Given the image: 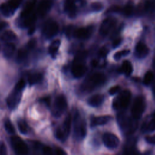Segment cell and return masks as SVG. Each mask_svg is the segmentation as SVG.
Here are the masks:
<instances>
[{
  "instance_id": "cell-1",
  "label": "cell",
  "mask_w": 155,
  "mask_h": 155,
  "mask_svg": "<svg viewBox=\"0 0 155 155\" xmlns=\"http://www.w3.org/2000/svg\"><path fill=\"white\" fill-rule=\"evenodd\" d=\"M131 94L129 90H125L113 100V107L115 110L125 109L129 105Z\"/></svg>"
},
{
  "instance_id": "cell-2",
  "label": "cell",
  "mask_w": 155,
  "mask_h": 155,
  "mask_svg": "<svg viewBox=\"0 0 155 155\" xmlns=\"http://www.w3.org/2000/svg\"><path fill=\"white\" fill-rule=\"evenodd\" d=\"M23 0H8L7 2L0 5V12L6 17L12 16L15 10L19 7Z\"/></svg>"
},
{
  "instance_id": "cell-3",
  "label": "cell",
  "mask_w": 155,
  "mask_h": 155,
  "mask_svg": "<svg viewBox=\"0 0 155 155\" xmlns=\"http://www.w3.org/2000/svg\"><path fill=\"white\" fill-rule=\"evenodd\" d=\"M106 81V76L102 73L96 72L90 76L86 82L85 87L88 90L93 89L95 87H100L104 84Z\"/></svg>"
},
{
  "instance_id": "cell-4",
  "label": "cell",
  "mask_w": 155,
  "mask_h": 155,
  "mask_svg": "<svg viewBox=\"0 0 155 155\" xmlns=\"http://www.w3.org/2000/svg\"><path fill=\"white\" fill-rule=\"evenodd\" d=\"M10 143L16 154L25 155L28 153V147L21 137L16 136L11 137Z\"/></svg>"
},
{
  "instance_id": "cell-5",
  "label": "cell",
  "mask_w": 155,
  "mask_h": 155,
  "mask_svg": "<svg viewBox=\"0 0 155 155\" xmlns=\"http://www.w3.org/2000/svg\"><path fill=\"white\" fill-rule=\"evenodd\" d=\"M145 109V103L143 98L141 96H137L133 102L131 114L135 119H139L143 113Z\"/></svg>"
},
{
  "instance_id": "cell-6",
  "label": "cell",
  "mask_w": 155,
  "mask_h": 155,
  "mask_svg": "<svg viewBox=\"0 0 155 155\" xmlns=\"http://www.w3.org/2000/svg\"><path fill=\"white\" fill-rule=\"evenodd\" d=\"M59 31V25L54 21H47L42 30V33L44 36L48 39L51 38L56 36Z\"/></svg>"
},
{
  "instance_id": "cell-7",
  "label": "cell",
  "mask_w": 155,
  "mask_h": 155,
  "mask_svg": "<svg viewBox=\"0 0 155 155\" xmlns=\"http://www.w3.org/2000/svg\"><path fill=\"white\" fill-rule=\"evenodd\" d=\"M118 122L122 129L128 134H131L134 131L137 127V124L133 120L124 116H120L118 117Z\"/></svg>"
},
{
  "instance_id": "cell-8",
  "label": "cell",
  "mask_w": 155,
  "mask_h": 155,
  "mask_svg": "<svg viewBox=\"0 0 155 155\" xmlns=\"http://www.w3.org/2000/svg\"><path fill=\"white\" fill-rule=\"evenodd\" d=\"M67 107V102L65 97L62 94L58 95L54 101L53 113L56 116H61Z\"/></svg>"
},
{
  "instance_id": "cell-9",
  "label": "cell",
  "mask_w": 155,
  "mask_h": 155,
  "mask_svg": "<svg viewBox=\"0 0 155 155\" xmlns=\"http://www.w3.org/2000/svg\"><path fill=\"white\" fill-rule=\"evenodd\" d=\"M86 123L79 115H76L74 119V133L79 138H84L86 135Z\"/></svg>"
},
{
  "instance_id": "cell-10",
  "label": "cell",
  "mask_w": 155,
  "mask_h": 155,
  "mask_svg": "<svg viewBox=\"0 0 155 155\" xmlns=\"http://www.w3.org/2000/svg\"><path fill=\"white\" fill-rule=\"evenodd\" d=\"M22 91L14 88L13 90L9 94L7 99V104L10 109L13 110L18 106L21 98Z\"/></svg>"
},
{
  "instance_id": "cell-11",
  "label": "cell",
  "mask_w": 155,
  "mask_h": 155,
  "mask_svg": "<svg viewBox=\"0 0 155 155\" xmlns=\"http://www.w3.org/2000/svg\"><path fill=\"white\" fill-rule=\"evenodd\" d=\"M102 140L104 145L108 148H115L119 144V138L111 133H105L102 137Z\"/></svg>"
},
{
  "instance_id": "cell-12",
  "label": "cell",
  "mask_w": 155,
  "mask_h": 155,
  "mask_svg": "<svg viewBox=\"0 0 155 155\" xmlns=\"http://www.w3.org/2000/svg\"><path fill=\"white\" fill-rule=\"evenodd\" d=\"M116 21L112 18L105 19L101 24L99 28V33L102 36H107L115 26Z\"/></svg>"
},
{
  "instance_id": "cell-13",
  "label": "cell",
  "mask_w": 155,
  "mask_h": 155,
  "mask_svg": "<svg viewBox=\"0 0 155 155\" xmlns=\"http://www.w3.org/2000/svg\"><path fill=\"white\" fill-rule=\"evenodd\" d=\"M87 67L82 63V62L75 61L71 67V73L76 78L82 77L87 72Z\"/></svg>"
},
{
  "instance_id": "cell-14",
  "label": "cell",
  "mask_w": 155,
  "mask_h": 155,
  "mask_svg": "<svg viewBox=\"0 0 155 155\" xmlns=\"http://www.w3.org/2000/svg\"><path fill=\"white\" fill-rule=\"evenodd\" d=\"M93 31L91 27H81L73 31V35L76 38L79 39H87L90 37Z\"/></svg>"
},
{
  "instance_id": "cell-15",
  "label": "cell",
  "mask_w": 155,
  "mask_h": 155,
  "mask_svg": "<svg viewBox=\"0 0 155 155\" xmlns=\"http://www.w3.org/2000/svg\"><path fill=\"white\" fill-rule=\"evenodd\" d=\"M51 7V2L50 0H42L36 9V15L39 17L45 16Z\"/></svg>"
},
{
  "instance_id": "cell-16",
  "label": "cell",
  "mask_w": 155,
  "mask_h": 155,
  "mask_svg": "<svg viewBox=\"0 0 155 155\" xmlns=\"http://www.w3.org/2000/svg\"><path fill=\"white\" fill-rule=\"evenodd\" d=\"M149 48L143 42H138L135 48V54L138 58H143L148 54Z\"/></svg>"
},
{
  "instance_id": "cell-17",
  "label": "cell",
  "mask_w": 155,
  "mask_h": 155,
  "mask_svg": "<svg viewBox=\"0 0 155 155\" xmlns=\"http://www.w3.org/2000/svg\"><path fill=\"white\" fill-rule=\"evenodd\" d=\"M64 10L70 18H74L76 15V6L73 0H66L64 4Z\"/></svg>"
},
{
  "instance_id": "cell-18",
  "label": "cell",
  "mask_w": 155,
  "mask_h": 155,
  "mask_svg": "<svg viewBox=\"0 0 155 155\" xmlns=\"http://www.w3.org/2000/svg\"><path fill=\"white\" fill-rule=\"evenodd\" d=\"M36 0H29L27 2L26 4L22 11L21 13L20 18H23L26 16H29L30 15L32 14L33 12V10L36 5Z\"/></svg>"
},
{
  "instance_id": "cell-19",
  "label": "cell",
  "mask_w": 155,
  "mask_h": 155,
  "mask_svg": "<svg viewBox=\"0 0 155 155\" xmlns=\"http://www.w3.org/2000/svg\"><path fill=\"white\" fill-rule=\"evenodd\" d=\"M111 117L110 116H101L99 117H94L91 119V125L92 127L97 125H102L108 123Z\"/></svg>"
},
{
  "instance_id": "cell-20",
  "label": "cell",
  "mask_w": 155,
  "mask_h": 155,
  "mask_svg": "<svg viewBox=\"0 0 155 155\" xmlns=\"http://www.w3.org/2000/svg\"><path fill=\"white\" fill-rule=\"evenodd\" d=\"M104 100V96L102 94H97L92 96L88 100V104L93 107H97L101 105Z\"/></svg>"
},
{
  "instance_id": "cell-21",
  "label": "cell",
  "mask_w": 155,
  "mask_h": 155,
  "mask_svg": "<svg viewBox=\"0 0 155 155\" xmlns=\"http://www.w3.org/2000/svg\"><path fill=\"white\" fill-rule=\"evenodd\" d=\"M16 50V46L12 42H7L3 48L4 56L7 58H10L14 54Z\"/></svg>"
},
{
  "instance_id": "cell-22",
  "label": "cell",
  "mask_w": 155,
  "mask_h": 155,
  "mask_svg": "<svg viewBox=\"0 0 155 155\" xmlns=\"http://www.w3.org/2000/svg\"><path fill=\"white\" fill-rule=\"evenodd\" d=\"M71 115L69 114L67 116L64 124L62 125V128H59L61 131L63 133L65 137L67 139L68 136L69 135L70 128H71Z\"/></svg>"
},
{
  "instance_id": "cell-23",
  "label": "cell",
  "mask_w": 155,
  "mask_h": 155,
  "mask_svg": "<svg viewBox=\"0 0 155 155\" xmlns=\"http://www.w3.org/2000/svg\"><path fill=\"white\" fill-rule=\"evenodd\" d=\"M16 39L17 36L16 34L11 30H7L4 31L0 36V39L2 41L5 42H11L15 41V40H16Z\"/></svg>"
},
{
  "instance_id": "cell-24",
  "label": "cell",
  "mask_w": 155,
  "mask_h": 155,
  "mask_svg": "<svg viewBox=\"0 0 155 155\" xmlns=\"http://www.w3.org/2000/svg\"><path fill=\"white\" fill-rule=\"evenodd\" d=\"M60 45H61V41L59 39H56L53 41L50 44V45L49 46L48 52L52 58L56 57L58 51L59 50V48L60 47Z\"/></svg>"
},
{
  "instance_id": "cell-25",
  "label": "cell",
  "mask_w": 155,
  "mask_h": 155,
  "mask_svg": "<svg viewBox=\"0 0 155 155\" xmlns=\"http://www.w3.org/2000/svg\"><path fill=\"white\" fill-rule=\"evenodd\" d=\"M43 79V76L42 74L36 73L31 74L28 76V82L30 85H33L41 82Z\"/></svg>"
},
{
  "instance_id": "cell-26",
  "label": "cell",
  "mask_w": 155,
  "mask_h": 155,
  "mask_svg": "<svg viewBox=\"0 0 155 155\" xmlns=\"http://www.w3.org/2000/svg\"><path fill=\"white\" fill-rule=\"evenodd\" d=\"M133 66L131 62L128 61H124L121 66V71L127 76H130L133 72Z\"/></svg>"
},
{
  "instance_id": "cell-27",
  "label": "cell",
  "mask_w": 155,
  "mask_h": 155,
  "mask_svg": "<svg viewBox=\"0 0 155 155\" xmlns=\"http://www.w3.org/2000/svg\"><path fill=\"white\" fill-rule=\"evenodd\" d=\"M28 51L29 50L26 47L25 48H21L20 49L17 54V61L19 62H21L24 61L28 57Z\"/></svg>"
},
{
  "instance_id": "cell-28",
  "label": "cell",
  "mask_w": 155,
  "mask_h": 155,
  "mask_svg": "<svg viewBox=\"0 0 155 155\" xmlns=\"http://www.w3.org/2000/svg\"><path fill=\"white\" fill-rule=\"evenodd\" d=\"M18 127L19 131L23 134H26L28 133V125L25 120L19 119L18 121Z\"/></svg>"
},
{
  "instance_id": "cell-29",
  "label": "cell",
  "mask_w": 155,
  "mask_h": 155,
  "mask_svg": "<svg viewBox=\"0 0 155 155\" xmlns=\"http://www.w3.org/2000/svg\"><path fill=\"white\" fill-rule=\"evenodd\" d=\"M4 128L6 131L9 134H14L15 133V129L11 122V121L7 119L4 121Z\"/></svg>"
},
{
  "instance_id": "cell-30",
  "label": "cell",
  "mask_w": 155,
  "mask_h": 155,
  "mask_svg": "<svg viewBox=\"0 0 155 155\" xmlns=\"http://www.w3.org/2000/svg\"><path fill=\"white\" fill-rule=\"evenodd\" d=\"M153 78H154V75H153V73H152V71H148L144 75L143 80V84L146 85L150 84L151 83L152 81L153 80Z\"/></svg>"
},
{
  "instance_id": "cell-31",
  "label": "cell",
  "mask_w": 155,
  "mask_h": 155,
  "mask_svg": "<svg viewBox=\"0 0 155 155\" xmlns=\"http://www.w3.org/2000/svg\"><path fill=\"white\" fill-rule=\"evenodd\" d=\"M121 11L124 15H125L127 16H129L133 13V7L131 4L128 3L127 5H125L124 7V8L122 9H121Z\"/></svg>"
},
{
  "instance_id": "cell-32",
  "label": "cell",
  "mask_w": 155,
  "mask_h": 155,
  "mask_svg": "<svg viewBox=\"0 0 155 155\" xmlns=\"http://www.w3.org/2000/svg\"><path fill=\"white\" fill-rule=\"evenodd\" d=\"M130 53V50H128V49H125V50H121L120 51H117L116 52L114 55L113 56V58L116 61H118L123 56H125L128 54H129Z\"/></svg>"
},
{
  "instance_id": "cell-33",
  "label": "cell",
  "mask_w": 155,
  "mask_h": 155,
  "mask_svg": "<svg viewBox=\"0 0 155 155\" xmlns=\"http://www.w3.org/2000/svg\"><path fill=\"white\" fill-rule=\"evenodd\" d=\"M145 130L147 131H152L155 130V119L150 121L145 127Z\"/></svg>"
},
{
  "instance_id": "cell-34",
  "label": "cell",
  "mask_w": 155,
  "mask_h": 155,
  "mask_svg": "<svg viewBox=\"0 0 155 155\" xmlns=\"http://www.w3.org/2000/svg\"><path fill=\"white\" fill-rule=\"evenodd\" d=\"M25 86V81L24 79H21V80H19L17 82V84H16L15 88L18 89V90L22 91L24 89Z\"/></svg>"
},
{
  "instance_id": "cell-35",
  "label": "cell",
  "mask_w": 155,
  "mask_h": 155,
  "mask_svg": "<svg viewBox=\"0 0 155 155\" xmlns=\"http://www.w3.org/2000/svg\"><path fill=\"white\" fill-rule=\"evenodd\" d=\"M120 87L119 85H115L110 88V90H108V93L111 95H114L117 93H118L120 91Z\"/></svg>"
},
{
  "instance_id": "cell-36",
  "label": "cell",
  "mask_w": 155,
  "mask_h": 155,
  "mask_svg": "<svg viewBox=\"0 0 155 155\" xmlns=\"http://www.w3.org/2000/svg\"><path fill=\"white\" fill-rule=\"evenodd\" d=\"M36 45V39H31V40L28 42V44H27L26 47H27L29 50H31L33 49V48L35 47Z\"/></svg>"
},
{
  "instance_id": "cell-37",
  "label": "cell",
  "mask_w": 155,
  "mask_h": 155,
  "mask_svg": "<svg viewBox=\"0 0 155 155\" xmlns=\"http://www.w3.org/2000/svg\"><path fill=\"white\" fill-rule=\"evenodd\" d=\"M109 50L107 48H106L105 47H102L99 51V55L102 57V58H104V57H105L107 56V54H108Z\"/></svg>"
},
{
  "instance_id": "cell-38",
  "label": "cell",
  "mask_w": 155,
  "mask_h": 155,
  "mask_svg": "<svg viewBox=\"0 0 155 155\" xmlns=\"http://www.w3.org/2000/svg\"><path fill=\"white\" fill-rule=\"evenodd\" d=\"M7 154V148L4 143L2 141H0V154L5 155Z\"/></svg>"
},
{
  "instance_id": "cell-39",
  "label": "cell",
  "mask_w": 155,
  "mask_h": 155,
  "mask_svg": "<svg viewBox=\"0 0 155 155\" xmlns=\"http://www.w3.org/2000/svg\"><path fill=\"white\" fill-rule=\"evenodd\" d=\"M91 8L93 10L99 11L102 9V5L100 2H94L91 4Z\"/></svg>"
},
{
  "instance_id": "cell-40",
  "label": "cell",
  "mask_w": 155,
  "mask_h": 155,
  "mask_svg": "<svg viewBox=\"0 0 155 155\" xmlns=\"http://www.w3.org/2000/svg\"><path fill=\"white\" fill-rule=\"evenodd\" d=\"M145 140L148 143L152 144V145H155V135L147 136L145 137Z\"/></svg>"
},
{
  "instance_id": "cell-41",
  "label": "cell",
  "mask_w": 155,
  "mask_h": 155,
  "mask_svg": "<svg viewBox=\"0 0 155 155\" xmlns=\"http://www.w3.org/2000/svg\"><path fill=\"white\" fill-rule=\"evenodd\" d=\"M42 151L45 154H52L53 150L52 149L48 146H44L42 148Z\"/></svg>"
},
{
  "instance_id": "cell-42",
  "label": "cell",
  "mask_w": 155,
  "mask_h": 155,
  "mask_svg": "<svg viewBox=\"0 0 155 155\" xmlns=\"http://www.w3.org/2000/svg\"><path fill=\"white\" fill-rule=\"evenodd\" d=\"M122 42V39L120 38H116L112 43V46L113 48H116L119 45H120V44Z\"/></svg>"
},
{
  "instance_id": "cell-43",
  "label": "cell",
  "mask_w": 155,
  "mask_h": 155,
  "mask_svg": "<svg viewBox=\"0 0 155 155\" xmlns=\"http://www.w3.org/2000/svg\"><path fill=\"white\" fill-rule=\"evenodd\" d=\"M41 101L43 103H44L45 104H46L47 105H50V97L48 96H47V97H44L43 98H42L41 99Z\"/></svg>"
},
{
  "instance_id": "cell-44",
  "label": "cell",
  "mask_w": 155,
  "mask_h": 155,
  "mask_svg": "<svg viewBox=\"0 0 155 155\" xmlns=\"http://www.w3.org/2000/svg\"><path fill=\"white\" fill-rule=\"evenodd\" d=\"M55 153L58 155H63V154H66V153L62 149H61L60 148H56L55 150Z\"/></svg>"
},
{
  "instance_id": "cell-45",
  "label": "cell",
  "mask_w": 155,
  "mask_h": 155,
  "mask_svg": "<svg viewBox=\"0 0 155 155\" xmlns=\"http://www.w3.org/2000/svg\"><path fill=\"white\" fill-rule=\"evenodd\" d=\"M8 25V24L5 22H0V31L2 30L4 28L7 27Z\"/></svg>"
},
{
  "instance_id": "cell-46",
  "label": "cell",
  "mask_w": 155,
  "mask_h": 155,
  "mask_svg": "<svg viewBox=\"0 0 155 155\" xmlns=\"http://www.w3.org/2000/svg\"><path fill=\"white\" fill-rule=\"evenodd\" d=\"M29 28H29V30H28V34L29 35H31V34H33L34 33V31L35 30V27L33 26H31V27H30Z\"/></svg>"
},
{
  "instance_id": "cell-47",
  "label": "cell",
  "mask_w": 155,
  "mask_h": 155,
  "mask_svg": "<svg viewBox=\"0 0 155 155\" xmlns=\"http://www.w3.org/2000/svg\"><path fill=\"white\" fill-rule=\"evenodd\" d=\"M97 61H96V60H93L92 62H91V64H92V65L93 66V67H95V66H96L97 65Z\"/></svg>"
},
{
  "instance_id": "cell-48",
  "label": "cell",
  "mask_w": 155,
  "mask_h": 155,
  "mask_svg": "<svg viewBox=\"0 0 155 155\" xmlns=\"http://www.w3.org/2000/svg\"><path fill=\"white\" fill-rule=\"evenodd\" d=\"M153 94H154V97H155V87H154V89H153Z\"/></svg>"
},
{
  "instance_id": "cell-49",
  "label": "cell",
  "mask_w": 155,
  "mask_h": 155,
  "mask_svg": "<svg viewBox=\"0 0 155 155\" xmlns=\"http://www.w3.org/2000/svg\"><path fill=\"white\" fill-rule=\"evenodd\" d=\"M154 117H155V111H154Z\"/></svg>"
}]
</instances>
